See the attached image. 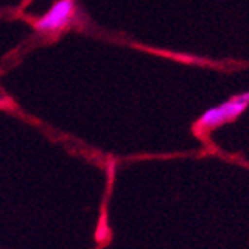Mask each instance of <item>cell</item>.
Masks as SVG:
<instances>
[{
  "label": "cell",
  "mask_w": 249,
  "mask_h": 249,
  "mask_svg": "<svg viewBox=\"0 0 249 249\" xmlns=\"http://www.w3.org/2000/svg\"><path fill=\"white\" fill-rule=\"evenodd\" d=\"M249 106V91L236 94L216 106L209 107L201 114L197 121V127L201 131L213 130L222 124H227L239 118Z\"/></svg>",
  "instance_id": "6da1fadb"
},
{
  "label": "cell",
  "mask_w": 249,
  "mask_h": 249,
  "mask_svg": "<svg viewBox=\"0 0 249 249\" xmlns=\"http://www.w3.org/2000/svg\"><path fill=\"white\" fill-rule=\"evenodd\" d=\"M75 0H57L35 24V29L45 36H57L72 27L76 18Z\"/></svg>",
  "instance_id": "7a4b0ae2"
}]
</instances>
